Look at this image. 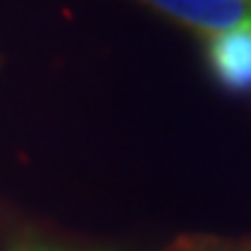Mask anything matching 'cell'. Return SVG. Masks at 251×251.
Here are the masks:
<instances>
[{"instance_id": "cell-1", "label": "cell", "mask_w": 251, "mask_h": 251, "mask_svg": "<svg viewBox=\"0 0 251 251\" xmlns=\"http://www.w3.org/2000/svg\"><path fill=\"white\" fill-rule=\"evenodd\" d=\"M146 3L206 37L251 30V0H146Z\"/></svg>"}, {"instance_id": "cell-2", "label": "cell", "mask_w": 251, "mask_h": 251, "mask_svg": "<svg viewBox=\"0 0 251 251\" xmlns=\"http://www.w3.org/2000/svg\"><path fill=\"white\" fill-rule=\"evenodd\" d=\"M212 76L233 91H251V30H230L206 37Z\"/></svg>"}, {"instance_id": "cell-3", "label": "cell", "mask_w": 251, "mask_h": 251, "mask_svg": "<svg viewBox=\"0 0 251 251\" xmlns=\"http://www.w3.org/2000/svg\"><path fill=\"white\" fill-rule=\"evenodd\" d=\"M22 251H61V248H46V245H37V248H22Z\"/></svg>"}]
</instances>
